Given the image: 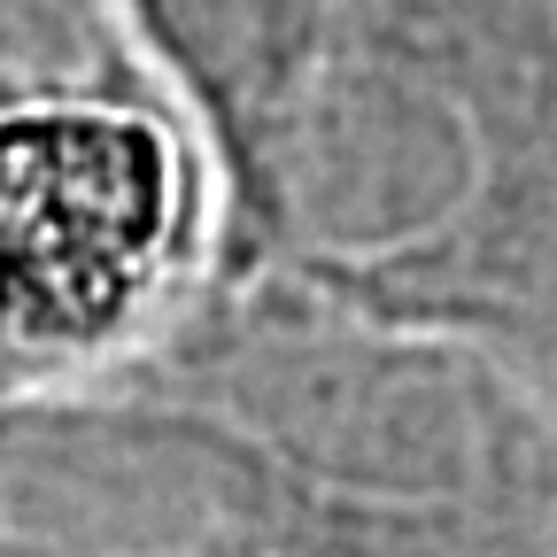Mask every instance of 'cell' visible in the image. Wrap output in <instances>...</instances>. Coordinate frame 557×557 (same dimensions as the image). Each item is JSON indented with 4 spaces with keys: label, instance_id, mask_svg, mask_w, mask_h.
<instances>
[{
    "label": "cell",
    "instance_id": "cell-2",
    "mask_svg": "<svg viewBox=\"0 0 557 557\" xmlns=\"http://www.w3.org/2000/svg\"><path fill=\"white\" fill-rule=\"evenodd\" d=\"M132 372L263 449L295 557H557V387L496 341L225 271Z\"/></svg>",
    "mask_w": 557,
    "mask_h": 557
},
{
    "label": "cell",
    "instance_id": "cell-1",
    "mask_svg": "<svg viewBox=\"0 0 557 557\" xmlns=\"http://www.w3.org/2000/svg\"><path fill=\"white\" fill-rule=\"evenodd\" d=\"M225 271L527 364L557 318V0H341L225 201Z\"/></svg>",
    "mask_w": 557,
    "mask_h": 557
},
{
    "label": "cell",
    "instance_id": "cell-4",
    "mask_svg": "<svg viewBox=\"0 0 557 557\" xmlns=\"http://www.w3.org/2000/svg\"><path fill=\"white\" fill-rule=\"evenodd\" d=\"M0 557H295L263 449L156 372L9 395Z\"/></svg>",
    "mask_w": 557,
    "mask_h": 557
},
{
    "label": "cell",
    "instance_id": "cell-3",
    "mask_svg": "<svg viewBox=\"0 0 557 557\" xmlns=\"http://www.w3.org/2000/svg\"><path fill=\"white\" fill-rule=\"evenodd\" d=\"M225 278V171L186 94L148 78L0 94V387L148 364Z\"/></svg>",
    "mask_w": 557,
    "mask_h": 557
},
{
    "label": "cell",
    "instance_id": "cell-6",
    "mask_svg": "<svg viewBox=\"0 0 557 557\" xmlns=\"http://www.w3.org/2000/svg\"><path fill=\"white\" fill-rule=\"evenodd\" d=\"M534 372H542V380H549V387H557V333H549V341H542V357H534Z\"/></svg>",
    "mask_w": 557,
    "mask_h": 557
},
{
    "label": "cell",
    "instance_id": "cell-5",
    "mask_svg": "<svg viewBox=\"0 0 557 557\" xmlns=\"http://www.w3.org/2000/svg\"><path fill=\"white\" fill-rule=\"evenodd\" d=\"M124 9L139 39L156 47V62L171 70V86L186 94V109L201 116L233 201L287 94L318 62L341 0H124Z\"/></svg>",
    "mask_w": 557,
    "mask_h": 557
}]
</instances>
